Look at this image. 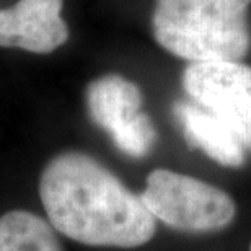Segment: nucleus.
<instances>
[{"instance_id": "8", "label": "nucleus", "mask_w": 251, "mask_h": 251, "mask_svg": "<svg viewBox=\"0 0 251 251\" xmlns=\"http://www.w3.org/2000/svg\"><path fill=\"white\" fill-rule=\"evenodd\" d=\"M0 251H62L52 225L28 210L0 217Z\"/></svg>"}, {"instance_id": "7", "label": "nucleus", "mask_w": 251, "mask_h": 251, "mask_svg": "<svg viewBox=\"0 0 251 251\" xmlns=\"http://www.w3.org/2000/svg\"><path fill=\"white\" fill-rule=\"evenodd\" d=\"M173 114L181 126L189 147L199 149L222 167H243L245 145L222 119L201 108L199 104L188 101L175 103Z\"/></svg>"}, {"instance_id": "1", "label": "nucleus", "mask_w": 251, "mask_h": 251, "mask_svg": "<svg viewBox=\"0 0 251 251\" xmlns=\"http://www.w3.org/2000/svg\"><path fill=\"white\" fill-rule=\"evenodd\" d=\"M39 196L52 228L82 245L137 248L157 232L140 194L83 152L56 155L41 173Z\"/></svg>"}, {"instance_id": "5", "label": "nucleus", "mask_w": 251, "mask_h": 251, "mask_svg": "<svg viewBox=\"0 0 251 251\" xmlns=\"http://www.w3.org/2000/svg\"><path fill=\"white\" fill-rule=\"evenodd\" d=\"M183 88L251 150V67L240 62H189L183 70Z\"/></svg>"}, {"instance_id": "3", "label": "nucleus", "mask_w": 251, "mask_h": 251, "mask_svg": "<svg viewBox=\"0 0 251 251\" xmlns=\"http://www.w3.org/2000/svg\"><path fill=\"white\" fill-rule=\"evenodd\" d=\"M140 199L155 220L178 232H220L237 217V204L224 189L165 168L149 175Z\"/></svg>"}, {"instance_id": "6", "label": "nucleus", "mask_w": 251, "mask_h": 251, "mask_svg": "<svg viewBox=\"0 0 251 251\" xmlns=\"http://www.w3.org/2000/svg\"><path fill=\"white\" fill-rule=\"evenodd\" d=\"M64 0H20L0 10V48L51 54L67 43L69 28L61 17Z\"/></svg>"}, {"instance_id": "9", "label": "nucleus", "mask_w": 251, "mask_h": 251, "mask_svg": "<svg viewBox=\"0 0 251 251\" xmlns=\"http://www.w3.org/2000/svg\"><path fill=\"white\" fill-rule=\"evenodd\" d=\"M250 251H251V242H250Z\"/></svg>"}, {"instance_id": "4", "label": "nucleus", "mask_w": 251, "mask_h": 251, "mask_svg": "<svg viewBox=\"0 0 251 251\" xmlns=\"http://www.w3.org/2000/svg\"><path fill=\"white\" fill-rule=\"evenodd\" d=\"M87 109L92 121L111 135L114 145L132 158L145 157L157 142V130L142 113V92L130 80L116 74L88 83Z\"/></svg>"}, {"instance_id": "2", "label": "nucleus", "mask_w": 251, "mask_h": 251, "mask_svg": "<svg viewBox=\"0 0 251 251\" xmlns=\"http://www.w3.org/2000/svg\"><path fill=\"white\" fill-rule=\"evenodd\" d=\"M251 0H155L153 38L188 62H240L248 56Z\"/></svg>"}]
</instances>
